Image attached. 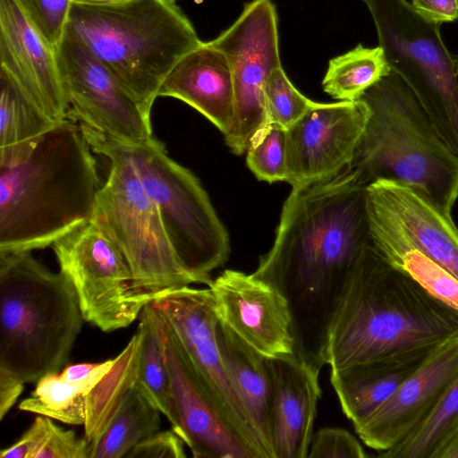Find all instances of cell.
<instances>
[{
    "instance_id": "37",
    "label": "cell",
    "mask_w": 458,
    "mask_h": 458,
    "mask_svg": "<svg viewBox=\"0 0 458 458\" xmlns=\"http://www.w3.org/2000/svg\"><path fill=\"white\" fill-rule=\"evenodd\" d=\"M52 423V419L38 415L18 441L3 449L1 458H36L43 445Z\"/></svg>"
},
{
    "instance_id": "35",
    "label": "cell",
    "mask_w": 458,
    "mask_h": 458,
    "mask_svg": "<svg viewBox=\"0 0 458 458\" xmlns=\"http://www.w3.org/2000/svg\"><path fill=\"white\" fill-rule=\"evenodd\" d=\"M89 445L83 437L65 430L53 421L48 435L36 458H89Z\"/></svg>"
},
{
    "instance_id": "8",
    "label": "cell",
    "mask_w": 458,
    "mask_h": 458,
    "mask_svg": "<svg viewBox=\"0 0 458 458\" xmlns=\"http://www.w3.org/2000/svg\"><path fill=\"white\" fill-rule=\"evenodd\" d=\"M98 154L107 157L111 167L98 192L90 222L120 250L136 292L152 301L163 292L197 284L180 264L158 209L131 161L111 150Z\"/></svg>"
},
{
    "instance_id": "14",
    "label": "cell",
    "mask_w": 458,
    "mask_h": 458,
    "mask_svg": "<svg viewBox=\"0 0 458 458\" xmlns=\"http://www.w3.org/2000/svg\"><path fill=\"white\" fill-rule=\"evenodd\" d=\"M362 100L315 103L286 129V179L293 188L329 179L348 168L366 129Z\"/></svg>"
},
{
    "instance_id": "12",
    "label": "cell",
    "mask_w": 458,
    "mask_h": 458,
    "mask_svg": "<svg viewBox=\"0 0 458 458\" xmlns=\"http://www.w3.org/2000/svg\"><path fill=\"white\" fill-rule=\"evenodd\" d=\"M209 43L226 56L231 67L235 115L225 140L232 152L242 155L255 132L267 123L265 85L282 66L275 4L271 0L249 2L235 21Z\"/></svg>"
},
{
    "instance_id": "2",
    "label": "cell",
    "mask_w": 458,
    "mask_h": 458,
    "mask_svg": "<svg viewBox=\"0 0 458 458\" xmlns=\"http://www.w3.org/2000/svg\"><path fill=\"white\" fill-rule=\"evenodd\" d=\"M458 335V310L439 301L369 243L331 318L324 351L330 369L413 350Z\"/></svg>"
},
{
    "instance_id": "15",
    "label": "cell",
    "mask_w": 458,
    "mask_h": 458,
    "mask_svg": "<svg viewBox=\"0 0 458 458\" xmlns=\"http://www.w3.org/2000/svg\"><path fill=\"white\" fill-rule=\"evenodd\" d=\"M161 320L171 386L172 428L195 458H256L205 387L172 329L162 317Z\"/></svg>"
},
{
    "instance_id": "25",
    "label": "cell",
    "mask_w": 458,
    "mask_h": 458,
    "mask_svg": "<svg viewBox=\"0 0 458 458\" xmlns=\"http://www.w3.org/2000/svg\"><path fill=\"white\" fill-rule=\"evenodd\" d=\"M160 411L138 386L124 393L89 458H122L138 444L160 430Z\"/></svg>"
},
{
    "instance_id": "16",
    "label": "cell",
    "mask_w": 458,
    "mask_h": 458,
    "mask_svg": "<svg viewBox=\"0 0 458 458\" xmlns=\"http://www.w3.org/2000/svg\"><path fill=\"white\" fill-rule=\"evenodd\" d=\"M208 286L219 320L250 346L268 358L295 352L290 306L274 285L225 269Z\"/></svg>"
},
{
    "instance_id": "18",
    "label": "cell",
    "mask_w": 458,
    "mask_h": 458,
    "mask_svg": "<svg viewBox=\"0 0 458 458\" xmlns=\"http://www.w3.org/2000/svg\"><path fill=\"white\" fill-rule=\"evenodd\" d=\"M0 60L1 68L52 120L67 119L70 102L55 49L31 25L16 0H0Z\"/></svg>"
},
{
    "instance_id": "29",
    "label": "cell",
    "mask_w": 458,
    "mask_h": 458,
    "mask_svg": "<svg viewBox=\"0 0 458 458\" xmlns=\"http://www.w3.org/2000/svg\"><path fill=\"white\" fill-rule=\"evenodd\" d=\"M390 71L379 46L365 47L359 44L329 61L322 87L335 99L357 101Z\"/></svg>"
},
{
    "instance_id": "5",
    "label": "cell",
    "mask_w": 458,
    "mask_h": 458,
    "mask_svg": "<svg viewBox=\"0 0 458 458\" xmlns=\"http://www.w3.org/2000/svg\"><path fill=\"white\" fill-rule=\"evenodd\" d=\"M71 280L30 251L0 252V371L37 383L66 365L83 321Z\"/></svg>"
},
{
    "instance_id": "27",
    "label": "cell",
    "mask_w": 458,
    "mask_h": 458,
    "mask_svg": "<svg viewBox=\"0 0 458 458\" xmlns=\"http://www.w3.org/2000/svg\"><path fill=\"white\" fill-rule=\"evenodd\" d=\"M141 335L139 329L107 374L88 396L84 437L89 445V454L116 411L126 390L137 381Z\"/></svg>"
},
{
    "instance_id": "40",
    "label": "cell",
    "mask_w": 458,
    "mask_h": 458,
    "mask_svg": "<svg viewBox=\"0 0 458 458\" xmlns=\"http://www.w3.org/2000/svg\"><path fill=\"white\" fill-rule=\"evenodd\" d=\"M100 362L77 363L66 367L59 375L66 381L73 382L82 380L91 375L99 366Z\"/></svg>"
},
{
    "instance_id": "31",
    "label": "cell",
    "mask_w": 458,
    "mask_h": 458,
    "mask_svg": "<svg viewBox=\"0 0 458 458\" xmlns=\"http://www.w3.org/2000/svg\"><path fill=\"white\" fill-rule=\"evenodd\" d=\"M246 162L259 181L269 183L286 179V129L267 123L250 139Z\"/></svg>"
},
{
    "instance_id": "9",
    "label": "cell",
    "mask_w": 458,
    "mask_h": 458,
    "mask_svg": "<svg viewBox=\"0 0 458 458\" xmlns=\"http://www.w3.org/2000/svg\"><path fill=\"white\" fill-rule=\"evenodd\" d=\"M361 1L390 69L409 86L458 156V55L445 47L440 23L425 18L407 0Z\"/></svg>"
},
{
    "instance_id": "4",
    "label": "cell",
    "mask_w": 458,
    "mask_h": 458,
    "mask_svg": "<svg viewBox=\"0 0 458 458\" xmlns=\"http://www.w3.org/2000/svg\"><path fill=\"white\" fill-rule=\"evenodd\" d=\"M369 108L350 168L369 185H405L450 216L458 199V156L442 138L418 98L394 71L361 97Z\"/></svg>"
},
{
    "instance_id": "23",
    "label": "cell",
    "mask_w": 458,
    "mask_h": 458,
    "mask_svg": "<svg viewBox=\"0 0 458 458\" xmlns=\"http://www.w3.org/2000/svg\"><path fill=\"white\" fill-rule=\"evenodd\" d=\"M216 336L234 387L274 458L270 435L274 393L268 357L250 346L220 320Z\"/></svg>"
},
{
    "instance_id": "7",
    "label": "cell",
    "mask_w": 458,
    "mask_h": 458,
    "mask_svg": "<svg viewBox=\"0 0 458 458\" xmlns=\"http://www.w3.org/2000/svg\"><path fill=\"white\" fill-rule=\"evenodd\" d=\"M92 150H111L132 164L145 191L156 204L182 267L197 284L209 285L210 274L230 255L228 233L199 179L170 158L152 138L126 143L80 123Z\"/></svg>"
},
{
    "instance_id": "28",
    "label": "cell",
    "mask_w": 458,
    "mask_h": 458,
    "mask_svg": "<svg viewBox=\"0 0 458 458\" xmlns=\"http://www.w3.org/2000/svg\"><path fill=\"white\" fill-rule=\"evenodd\" d=\"M161 317L152 301L140 314V351L137 384L171 422L173 408L170 377L165 359Z\"/></svg>"
},
{
    "instance_id": "38",
    "label": "cell",
    "mask_w": 458,
    "mask_h": 458,
    "mask_svg": "<svg viewBox=\"0 0 458 458\" xmlns=\"http://www.w3.org/2000/svg\"><path fill=\"white\" fill-rule=\"evenodd\" d=\"M411 4L434 22L441 24L458 20V0H411Z\"/></svg>"
},
{
    "instance_id": "3",
    "label": "cell",
    "mask_w": 458,
    "mask_h": 458,
    "mask_svg": "<svg viewBox=\"0 0 458 458\" xmlns=\"http://www.w3.org/2000/svg\"><path fill=\"white\" fill-rule=\"evenodd\" d=\"M75 121L57 123L30 155L0 168V252H31L90 221L96 159Z\"/></svg>"
},
{
    "instance_id": "32",
    "label": "cell",
    "mask_w": 458,
    "mask_h": 458,
    "mask_svg": "<svg viewBox=\"0 0 458 458\" xmlns=\"http://www.w3.org/2000/svg\"><path fill=\"white\" fill-rule=\"evenodd\" d=\"M267 123L288 129L316 102L302 95L291 82L282 66L269 76L264 89Z\"/></svg>"
},
{
    "instance_id": "13",
    "label": "cell",
    "mask_w": 458,
    "mask_h": 458,
    "mask_svg": "<svg viewBox=\"0 0 458 458\" xmlns=\"http://www.w3.org/2000/svg\"><path fill=\"white\" fill-rule=\"evenodd\" d=\"M55 54L70 102L67 118L126 143L154 138L151 110L124 89L68 28Z\"/></svg>"
},
{
    "instance_id": "26",
    "label": "cell",
    "mask_w": 458,
    "mask_h": 458,
    "mask_svg": "<svg viewBox=\"0 0 458 458\" xmlns=\"http://www.w3.org/2000/svg\"><path fill=\"white\" fill-rule=\"evenodd\" d=\"M114 363V359L102 361L88 377L73 382L64 380L58 373L47 374L36 383L30 396L22 400L18 408L66 424L84 425L88 396Z\"/></svg>"
},
{
    "instance_id": "11",
    "label": "cell",
    "mask_w": 458,
    "mask_h": 458,
    "mask_svg": "<svg viewBox=\"0 0 458 458\" xmlns=\"http://www.w3.org/2000/svg\"><path fill=\"white\" fill-rule=\"evenodd\" d=\"M151 301L235 432L256 458H273L226 369L217 342L219 318L210 289L185 285L158 293Z\"/></svg>"
},
{
    "instance_id": "33",
    "label": "cell",
    "mask_w": 458,
    "mask_h": 458,
    "mask_svg": "<svg viewBox=\"0 0 458 458\" xmlns=\"http://www.w3.org/2000/svg\"><path fill=\"white\" fill-rule=\"evenodd\" d=\"M16 2L35 30L55 49L67 28L72 0H16Z\"/></svg>"
},
{
    "instance_id": "34",
    "label": "cell",
    "mask_w": 458,
    "mask_h": 458,
    "mask_svg": "<svg viewBox=\"0 0 458 458\" xmlns=\"http://www.w3.org/2000/svg\"><path fill=\"white\" fill-rule=\"evenodd\" d=\"M362 445L349 431L341 428H323L313 433L309 458H364Z\"/></svg>"
},
{
    "instance_id": "36",
    "label": "cell",
    "mask_w": 458,
    "mask_h": 458,
    "mask_svg": "<svg viewBox=\"0 0 458 458\" xmlns=\"http://www.w3.org/2000/svg\"><path fill=\"white\" fill-rule=\"evenodd\" d=\"M184 441L172 428L154 433L137 445L126 458H184Z\"/></svg>"
},
{
    "instance_id": "19",
    "label": "cell",
    "mask_w": 458,
    "mask_h": 458,
    "mask_svg": "<svg viewBox=\"0 0 458 458\" xmlns=\"http://www.w3.org/2000/svg\"><path fill=\"white\" fill-rule=\"evenodd\" d=\"M268 364L274 393V458H306L321 396L320 369L295 352L268 358Z\"/></svg>"
},
{
    "instance_id": "1",
    "label": "cell",
    "mask_w": 458,
    "mask_h": 458,
    "mask_svg": "<svg viewBox=\"0 0 458 458\" xmlns=\"http://www.w3.org/2000/svg\"><path fill=\"white\" fill-rule=\"evenodd\" d=\"M367 186L350 167L285 199L274 243L251 273L286 298L295 353L321 369L327 334L344 284L372 242Z\"/></svg>"
},
{
    "instance_id": "24",
    "label": "cell",
    "mask_w": 458,
    "mask_h": 458,
    "mask_svg": "<svg viewBox=\"0 0 458 458\" xmlns=\"http://www.w3.org/2000/svg\"><path fill=\"white\" fill-rule=\"evenodd\" d=\"M56 123L0 68V168L25 160Z\"/></svg>"
},
{
    "instance_id": "17",
    "label": "cell",
    "mask_w": 458,
    "mask_h": 458,
    "mask_svg": "<svg viewBox=\"0 0 458 458\" xmlns=\"http://www.w3.org/2000/svg\"><path fill=\"white\" fill-rule=\"evenodd\" d=\"M458 371V335L442 344L380 407L353 426L380 452L400 444L434 411Z\"/></svg>"
},
{
    "instance_id": "39",
    "label": "cell",
    "mask_w": 458,
    "mask_h": 458,
    "mask_svg": "<svg viewBox=\"0 0 458 458\" xmlns=\"http://www.w3.org/2000/svg\"><path fill=\"white\" fill-rule=\"evenodd\" d=\"M24 388V383L15 377L0 371V420L16 403Z\"/></svg>"
},
{
    "instance_id": "42",
    "label": "cell",
    "mask_w": 458,
    "mask_h": 458,
    "mask_svg": "<svg viewBox=\"0 0 458 458\" xmlns=\"http://www.w3.org/2000/svg\"><path fill=\"white\" fill-rule=\"evenodd\" d=\"M131 0H72V4L81 5H113Z\"/></svg>"
},
{
    "instance_id": "22",
    "label": "cell",
    "mask_w": 458,
    "mask_h": 458,
    "mask_svg": "<svg viewBox=\"0 0 458 458\" xmlns=\"http://www.w3.org/2000/svg\"><path fill=\"white\" fill-rule=\"evenodd\" d=\"M440 346L330 369V382L346 418L355 426L369 417Z\"/></svg>"
},
{
    "instance_id": "21",
    "label": "cell",
    "mask_w": 458,
    "mask_h": 458,
    "mask_svg": "<svg viewBox=\"0 0 458 458\" xmlns=\"http://www.w3.org/2000/svg\"><path fill=\"white\" fill-rule=\"evenodd\" d=\"M158 97L180 99L210 121L225 136L235 115L234 86L226 56L209 41L184 55L168 73Z\"/></svg>"
},
{
    "instance_id": "6",
    "label": "cell",
    "mask_w": 458,
    "mask_h": 458,
    "mask_svg": "<svg viewBox=\"0 0 458 458\" xmlns=\"http://www.w3.org/2000/svg\"><path fill=\"white\" fill-rule=\"evenodd\" d=\"M67 28L149 110L168 73L202 43L177 0L72 4Z\"/></svg>"
},
{
    "instance_id": "10",
    "label": "cell",
    "mask_w": 458,
    "mask_h": 458,
    "mask_svg": "<svg viewBox=\"0 0 458 458\" xmlns=\"http://www.w3.org/2000/svg\"><path fill=\"white\" fill-rule=\"evenodd\" d=\"M72 282L84 320L103 332L130 326L151 300L133 287L131 270L114 243L92 222L52 245Z\"/></svg>"
},
{
    "instance_id": "41",
    "label": "cell",
    "mask_w": 458,
    "mask_h": 458,
    "mask_svg": "<svg viewBox=\"0 0 458 458\" xmlns=\"http://www.w3.org/2000/svg\"><path fill=\"white\" fill-rule=\"evenodd\" d=\"M431 458H458V428L437 448Z\"/></svg>"
},
{
    "instance_id": "20",
    "label": "cell",
    "mask_w": 458,
    "mask_h": 458,
    "mask_svg": "<svg viewBox=\"0 0 458 458\" xmlns=\"http://www.w3.org/2000/svg\"><path fill=\"white\" fill-rule=\"evenodd\" d=\"M367 199L382 209L419 250L458 278V229L452 216L411 188L392 181L369 183Z\"/></svg>"
},
{
    "instance_id": "30",
    "label": "cell",
    "mask_w": 458,
    "mask_h": 458,
    "mask_svg": "<svg viewBox=\"0 0 458 458\" xmlns=\"http://www.w3.org/2000/svg\"><path fill=\"white\" fill-rule=\"evenodd\" d=\"M458 428V371L430 416L411 436L380 452L383 458H431L437 448Z\"/></svg>"
}]
</instances>
